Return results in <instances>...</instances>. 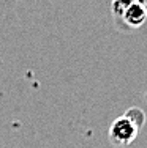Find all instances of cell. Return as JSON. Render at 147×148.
<instances>
[{
  "label": "cell",
  "instance_id": "6da1fadb",
  "mask_svg": "<svg viewBox=\"0 0 147 148\" xmlns=\"http://www.w3.org/2000/svg\"><path fill=\"white\" fill-rule=\"evenodd\" d=\"M139 128L131 121L127 115H120L111 123L109 131H108V137L109 142L114 147H128L133 143L138 137Z\"/></svg>",
  "mask_w": 147,
  "mask_h": 148
},
{
  "label": "cell",
  "instance_id": "7a4b0ae2",
  "mask_svg": "<svg viewBox=\"0 0 147 148\" xmlns=\"http://www.w3.org/2000/svg\"><path fill=\"white\" fill-rule=\"evenodd\" d=\"M120 17L128 27H131V29H139L141 25H144V22L147 21L146 3H138V2L131 3V5L124 11V14Z\"/></svg>",
  "mask_w": 147,
  "mask_h": 148
},
{
  "label": "cell",
  "instance_id": "3957f363",
  "mask_svg": "<svg viewBox=\"0 0 147 148\" xmlns=\"http://www.w3.org/2000/svg\"><path fill=\"white\" fill-rule=\"evenodd\" d=\"M124 115H127L128 118L131 120L133 123H135L138 128H141L142 125H144V121H146V115H144V112L141 110V109H138V107H133V109H128L127 112H125Z\"/></svg>",
  "mask_w": 147,
  "mask_h": 148
}]
</instances>
